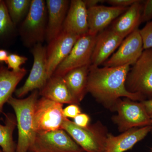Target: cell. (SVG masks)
<instances>
[{"mask_svg":"<svg viewBox=\"0 0 152 152\" xmlns=\"http://www.w3.org/2000/svg\"><path fill=\"white\" fill-rule=\"evenodd\" d=\"M89 122V117L86 114H80L74 118L73 122L77 126L81 127L88 126Z\"/></svg>","mask_w":152,"mask_h":152,"instance_id":"cell-30","label":"cell"},{"mask_svg":"<svg viewBox=\"0 0 152 152\" xmlns=\"http://www.w3.org/2000/svg\"><path fill=\"white\" fill-rule=\"evenodd\" d=\"M91 65L74 69L63 77L70 92L78 104L81 102L87 92L88 76Z\"/></svg>","mask_w":152,"mask_h":152,"instance_id":"cell-20","label":"cell"},{"mask_svg":"<svg viewBox=\"0 0 152 152\" xmlns=\"http://www.w3.org/2000/svg\"><path fill=\"white\" fill-rule=\"evenodd\" d=\"M8 53L4 50H0V64L3 62H5L8 57Z\"/></svg>","mask_w":152,"mask_h":152,"instance_id":"cell-33","label":"cell"},{"mask_svg":"<svg viewBox=\"0 0 152 152\" xmlns=\"http://www.w3.org/2000/svg\"><path fill=\"white\" fill-rule=\"evenodd\" d=\"M152 19V0L144 1L141 23L150 21Z\"/></svg>","mask_w":152,"mask_h":152,"instance_id":"cell-27","label":"cell"},{"mask_svg":"<svg viewBox=\"0 0 152 152\" xmlns=\"http://www.w3.org/2000/svg\"><path fill=\"white\" fill-rule=\"evenodd\" d=\"M31 152H86L63 129L37 134Z\"/></svg>","mask_w":152,"mask_h":152,"instance_id":"cell-9","label":"cell"},{"mask_svg":"<svg viewBox=\"0 0 152 152\" xmlns=\"http://www.w3.org/2000/svg\"><path fill=\"white\" fill-rule=\"evenodd\" d=\"M39 94L58 103L77 104L71 94L64 77L53 75L40 90Z\"/></svg>","mask_w":152,"mask_h":152,"instance_id":"cell-19","label":"cell"},{"mask_svg":"<svg viewBox=\"0 0 152 152\" xmlns=\"http://www.w3.org/2000/svg\"><path fill=\"white\" fill-rule=\"evenodd\" d=\"M0 152H4L3 151H1V150H0Z\"/></svg>","mask_w":152,"mask_h":152,"instance_id":"cell-34","label":"cell"},{"mask_svg":"<svg viewBox=\"0 0 152 152\" xmlns=\"http://www.w3.org/2000/svg\"><path fill=\"white\" fill-rule=\"evenodd\" d=\"M130 65L99 68L91 65L88 76L87 92L106 106L112 107L122 97L133 101L145 100L140 95L130 92L126 82Z\"/></svg>","mask_w":152,"mask_h":152,"instance_id":"cell-1","label":"cell"},{"mask_svg":"<svg viewBox=\"0 0 152 152\" xmlns=\"http://www.w3.org/2000/svg\"><path fill=\"white\" fill-rule=\"evenodd\" d=\"M126 87L130 92L140 95L145 100L152 99V49L144 50L130 69Z\"/></svg>","mask_w":152,"mask_h":152,"instance_id":"cell-4","label":"cell"},{"mask_svg":"<svg viewBox=\"0 0 152 152\" xmlns=\"http://www.w3.org/2000/svg\"><path fill=\"white\" fill-rule=\"evenodd\" d=\"M27 72L23 68L18 72L10 70L2 66L0 68V114L2 113L4 105L12 97L17 86Z\"/></svg>","mask_w":152,"mask_h":152,"instance_id":"cell-21","label":"cell"},{"mask_svg":"<svg viewBox=\"0 0 152 152\" xmlns=\"http://www.w3.org/2000/svg\"><path fill=\"white\" fill-rule=\"evenodd\" d=\"M13 23L4 1L0 2V37L5 35L13 29Z\"/></svg>","mask_w":152,"mask_h":152,"instance_id":"cell-24","label":"cell"},{"mask_svg":"<svg viewBox=\"0 0 152 152\" xmlns=\"http://www.w3.org/2000/svg\"><path fill=\"white\" fill-rule=\"evenodd\" d=\"M62 31L59 35L48 43L46 48L47 73L48 80L70 53L80 37Z\"/></svg>","mask_w":152,"mask_h":152,"instance_id":"cell-12","label":"cell"},{"mask_svg":"<svg viewBox=\"0 0 152 152\" xmlns=\"http://www.w3.org/2000/svg\"><path fill=\"white\" fill-rule=\"evenodd\" d=\"M46 3L48 18L45 39L49 43L61 32L70 2L67 0H47Z\"/></svg>","mask_w":152,"mask_h":152,"instance_id":"cell-16","label":"cell"},{"mask_svg":"<svg viewBox=\"0 0 152 152\" xmlns=\"http://www.w3.org/2000/svg\"><path fill=\"white\" fill-rule=\"evenodd\" d=\"M118 115L114 118L121 132H125L133 128L151 126V121L141 102H137L130 99L121 100L115 104Z\"/></svg>","mask_w":152,"mask_h":152,"instance_id":"cell-6","label":"cell"},{"mask_svg":"<svg viewBox=\"0 0 152 152\" xmlns=\"http://www.w3.org/2000/svg\"><path fill=\"white\" fill-rule=\"evenodd\" d=\"M97 35L89 34L81 36L67 57L57 68L53 75L64 77L76 68L91 65V58Z\"/></svg>","mask_w":152,"mask_h":152,"instance_id":"cell-8","label":"cell"},{"mask_svg":"<svg viewBox=\"0 0 152 152\" xmlns=\"http://www.w3.org/2000/svg\"><path fill=\"white\" fill-rule=\"evenodd\" d=\"M5 125L0 124V146L4 152H15L16 145L13 133L17 125L16 118L12 114H5Z\"/></svg>","mask_w":152,"mask_h":152,"instance_id":"cell-22","label":"cell"},{"mask_svg":"<svg viewBox=\"0 0 152 152\" xmlns=\"http://www.w3.org/2000/svg\"><path fill=\"white\" fill-rule=\"evenodd\" d=\"M1 0H0V2H1Z\"/></svg>","mask_w":152,"mask_h":152,"instance_id":"cell-36","label":"cell"},{"mask_svg":"<svg viewBox=\"0 0 152 152\" xmlns=\"http://www.w3.org/2000/svg\"><path fill=\"white\" fill-rule=\"evenodd\" d=\"M143 104L149 116L151 121V131L152 132V99H151L146 100L142 101Z\"/></svg>","mask_w":152,"mask_h":152,"instance_id":"cell-31","label":"cell"},{"mask_svg":"<svg viewBox=\"0 0 152 152\" xmlns=\"http://www.w3.org/2000/svg\"><path fill=\"white\" fill-rule=\"evenodd\" d=\"M63 104L42 97L36 103L34 113L37 134L61 129L66 118L63 114Z\"/></svg>","mask_w":152,"mask_h":152,"instance_id":"cell-7","label":"cell"},{"mask_svg":"<svg viewBox=\"0 0 152 152\" xmlns=\"http://www.w3.org/2000/svg\"><path fill=\"white\" fill-rule=\"evenodd\" d=\"M144 50L152 49V20L148 22L146 24L140 29Z\"/></svg>","mask_w":152,"mask_h":152,"instance_id":"cell-26","label":"cell"},{"mask_svg":"<svg viewBox=\"0 0 152 152\" xmlns=\"http://www.w3.org/2000/svg\"><path fill=\"white\" fill-rule=\"evenodd\" d=\"M62 31L80 37L88 34L87 8L84 1H71Z\"/></svg>","mask_w":152,"mask_h":152,"instance_id":"cell-15","label":"cell"},{"mask_svg":"<svg viewBox=\"0 0 152 152\" xmlns=\"http://www.w3.org/2000/svg\"><path fill=\"white\" fill-rule=\"evenodd\" d=\"M46 3L43 0H32L29 10L20 28L25 45L34 47L45 39L47 28Z\"/></svg>","mask_w":152,"mask_h":152,"instance_id":"cell-3","label":"cell"},{"mask_svg":"<svg viewBox=\"0 0 152 152\" xmlns=\"http://www.w3.org/2000/svg\"><path fill=\"white\" fill-rule=\"evenodd\" d=\"M144 50L140 29L138 28L124 39L117 51L104 63V66L133 65Z\"/></svg>","mask_w":152,"mask_h":152,"instance_id":"cell-11","label":"cell"},{"mask_svg":"<svg viewBox=\"0 0 152 152\" xmlns=\"http://www.w3.org/2000/svg\"><path fill=\"white\" fill-rule=\"evenodd\" d=\"M1 64H0V68L1 67Z\"/></svg>","mask_w":152,"mask_h":152,"instance_id":"cell-35","label":"cell"},{"mask_svg":"<svg viewBox=\"0 0 152 152\" xmlns=\"http://www.w3.org/2000/svg\"><path fill=\"white\" fill-rule=\"evenodd\" d=\"M105 1H104V0H85L84 1L87 9L99 5L100 4L105 2Z\"/></svg>","mask_w":152,"mask_h":152,"instance_id":"cell-32","label":"cell"},{"mask_svg":"<svg viewBox=\"0 0 152 152\" xmlns=\"http://www.w3.org/2000/svg\"><path fill=\"white\" fill-rule=\"evenodd\" d=\"M27 60V57L12 54L9 55L5 63L7 65L8 69H11L12 71L18 72L21 69V66L25 64Z\"/></svg>","mask_w":152,"mask_h":152,"instance_id":"cell-25","label":"cell"},{"mask_svg":"<svg viewBox=\"0 0 152 152\" xmlns=\"http://www.w3.org/2000/svg\"><path fill=\"white\" fill-rule=\"evenodd\" d=\"M128 8L99 5L87 9L88 34L97 35L104 30L113 21L124 13Z\"/></svg>","mask_w":152,"mask_h":152,"instance_id":"cell-14","label":"cell"},{"mask_svg":"<svg viewBox=\"0 0 152 152\" xmlns=\"http://www.w3.org/2000/svg\"><path fill=\"white\" fill-rule=\"evenodd\" d=\"M124 38L111 28L97 35L91 58V65L99 66L107 60L121 45Z\"/></svg>","mask_w":152,"mask_h":152,"instance_id":"cell-13","label":"cell"},{"mask_svg":"<svg viewBox=\"0 0 152 152\" xmlns=\"http://www.w3.org/2000/svg\"><path fill=\"white\" fill-rule=\"evenodd\" d=\"M31 53L34 57L32 67L24 84L15 91L18 98L22 97L31 91L42 89L48 80L46 48L42 44H37L32 49Z\"/></svg>","mask_w":152,"mask_h":152,"instance_id":"cell-10","label":"cell"},{"mask_svg":"<svg viewBox=\"0 0 152 152\" xmlns=\"http://www.w3.org/2000/svg\"><path fill=\"white\" fill-rule=\"evenodd\" d=\"M39 91L35 90L27 98L18 99L12 97L7 103L15 112L18 139L15 152H28L37 136L34 113Z\"/></svg>","mask_w":152,"mask_h":152,"instance_id":"cell-2","label":"cell"},{"mask_svg":"<svg viewBox=\"0 0 152 152\" xmlns=\"http://www.w3.org/2000/svg\"><path fill=\"white\" fill-rule=\"evenodd\" d=\"M144 1L137 0L112 25L111 28L124 38L138 28L141 23Z\"/></svg>","mask_w":152,"mask_h":152,"instance_id":"cell-18","label":"cell"},{"mask_svg":"<svg viewBox=\"0 0 152 152\" xmlns=\"http://www.w3.org/2000/svg\"><path fill=\"white\" fill-rule=\"evenodd\" d=\"M151 126L133 128L122 134L114 136L108 134L104 152H125L131 149L151 131Z\"/></svg>","mask_w":152,"mask_h":152,"instance_id":"cell-17","label":"cell"},{"mask_svg":"<svg viewBox=\"0 0 152 152\" xmlns=\"http://www.w3.org/2000/svg\"><path fill=\"white\" fill-rule=\"evenodd\" d=\"M61 129L66 131L85 152H104L108 134L99 124L81 127L66 118Z\"/></svg>","mask_w":152,"mask_h":152,"instance_id":"cell-5","label":"cell"},{"mask_svg":"<svg viewBox=\"0 0 152 152\" xmlns=\"http://www.w3.org/2000/svg\"><path fill=\"white\" fill-rule=\"evenodd\" d=\"M81 113V110L77 104H72L63 109V114L65 118H74Z\"/></svg>","mask_w":152,"mask_h":152,"instance_id":"cell-28","label":"cell"},{"mask_svg":"<svg viewBox=\"0 0 152 152\" xmlns=\"http://www.w3.org/2000/svg\"><path fill=\"white\" fill-rule=\"evenodd\" d=\"M137 0H108L106 1L112 7L126 8L132 5Z\"/></svg>","mask_w":152,"mask_h":152,"instance_id":"cell-29","label":"cell"},{"mask_svg":"<svg viewBox=\"0 0 152 152\" xmlns=\"http://www.w3.org/2000/svg\"><path fill=\"white\" fill-rule=\"evenodd\" d=\"M8 11L15 26L27 15L31 7V0H7L4 1Z\"/></svg>","mask_w":152,"mask_h":152,"instance_id":"cell-23","label":"cell"}]
</instances>
